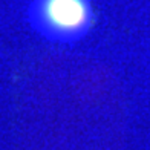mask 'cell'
Listing matches in <instances>:
<instances>
[{"label":"cell","mask_w":150,"mask_h":150,"mask_svg":"<svg viewBox=\"0 0 150 150\" xmlns=\"http://www.w3.org/2000/svg\"><path fill=\"white\" fill-rule=\"evenodd\" d=\"M29 20L46 38L74 42L89 31L93 12L89 0H32Z\"/></svg>","instance_id":"1"}]
</instances>
